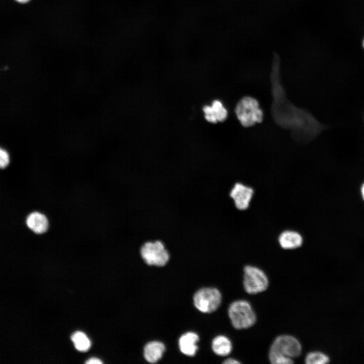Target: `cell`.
Segmentation results:
<instances>
[{
    "label": "cell",
    "mask_w": 364,
    "mask_h": 364,
    "mask_svg": "<svg viewBox=\"0 0 364 364\" xmlns=\"http://www.w3.org/2000/svg\"><path fill=\"white\" fill-rule=\"evenodd\" d=\"M280 58L274 53L270 73L272 102V117L280 127L290 130L296 141L308 142L315 139L325 129L307 109L297 107L287 97L280 74Z\"/></svg>",
    "instance_id": "1"
},
{
    "label": "cell",
    "mask_w": 364,
    "mask_h": 364,
    "mask_svg": "<svg viewBox=\"0 0 364 364\" xmlns=\"http://www.w3.org/2000/svg\"><path fill=\"white\" fill-rule=\"evenodd\" d=\"M302 346L295 337L288 335L277 337L273 341L268 353L270 362L273 364L293 363V358L301 353Z\"/></svg>",
    "instance_id": "2"
},
{
    "label": "cell",
    "mask_w": 364,
    "mask_h": 364,
    "mask_svg": "<svg viewBox=\"0 0 364 364\" xmlns=\"http://www.w3.org/2000/svg\"><path fill=\"white\" fill-rule=\"evenodd\" d=\"M228 315L233 326L238 330L250 328L256 321V315L252 306L244 300L232 302L228 308Z\"/></svg>",
    "instance_id": "3"
},
{
    "label": "cell",
    "mask_w": 364,
    "mask_h": 364,
    "mask_svg": "<svg viewBox=\"0 0 364 364\" xmlns=\"http://www.w3.org/2000/svg\"><path fill=\"white\" fill-rule=\"evenodd\" d=\"M140 254L144 261L150 266H164L170 258L169 250L160 240L145 242L140 247Z\"/></svg>",
    "instance_id": "4"
},
{
    "label": "cell",
    "mask_w": 364,
    "mask_h": 364,
    "mask_svg": "<svg viewBox=\"0 0 364 364\" xmlns=\"http://www.w3.org/2000/svg\"><path fill=\"white\" fill-rule=\"evenodd\" d=\"M235 113L242 125L249 127L263 120V113L257 100L251 97H243L237 104Z\"/></svg>",
    "instance_id": "5"
},
{
    "label": "cell",
    "mask_w": 364,
    "mask_h": 364,
    "mask_svg": "<svg viewBox=\"0 0 364 364\" xmlns=\"http://www.w3.org/2000/svg\"><path fill=\"white\" fill-rule=\"evenodd\" d=\"M243 286L250 294L263 292L268 287L269 282L265 272L259 267L247 265L244 268Z\"/></svg>",
    "instance_id": "6"
},
{
    "label": "cell",
    "mask_w": 364,
    "mask_h": 364,
    "mask_svg": "<svg viewBox=\"0 0 364 364\" xmlns=\"http://www.w3.org/2000/svg\"><path fill=\"white\" fill-rule=\"evenodd\" d=\"M222 296L220 291L214 288H203L197 291L194 295L195 307L204 313L215 311L221 303Z\"/></svg>",
    "instance_id": "7"
},
{
    "label": "cell",
    "mask_w": 364,
    "mask_h": 364,
    "mask_svg": "<svg viewBox=\"0 0 364 364\" xmlns=\"http://www.w3.org/2000/svg\"><path fill=\"white\" fill-rule=\"evenodd\" d=\"M254 194L253 189L241 183H235L229 191V196L234 206L239 210H246Z\"/></svg>",
    "instance_id": "8"
},
{
    "label": "cell",
    "mask_w": 364,
    "mask_h": 364,
    "mask_svg": "<svg viewBox=\"0 0 364 364\" xmlns=\"http://www.w3.org/2000/svg\"><path fill=\"white\" fill-rule=\"evenodd\" d=\"M203 110L205 118L208 122L215 123L218 121H224L228 116V112L222 103L218 100L212 102V106H205Z\"/></svg>",
    "instance_id": "9"
},
{
    "label": "cell",
    "mask_w": 364,
    "mask_h": 364,
    "mask_svg": "<svg viewBox=\"0 0 364 364\" xmlns=\"http://www.w3.org/2000/svg\"><path fill=\"white\" fill-rule=\"evenodd\" d=\"M26 223L28 228L34 233L41 234L46 232L49 228V221L46 216L37 211L28 215Z\"/></svg>",
    "instance_id": "10"
},
{
    "label": "cell",
    "mask_w": 364,
    "mask_h": 364,
    "mask_svg": "<svg viewBox=\"0 0 364 364\" xmlns=\"http://www.w3.org/2000/svg\"><path fill=\"white\" fill-rule=\"evenodd\" d=\"M278 241L282 248L287 250L294 249L302 245L303 237L296 231L286 230L280 234Z\"/></svg>",
    "instance_id": "11"
},
{
    "label": "cell",
    "mask_w": 364,
    "mask_h": 364,
    "mask_svg": "<svg viewBox=\"0 0 364 364\" xmlns=\"http://www.w3.org/2000/svg\"><path fill=\"white\" fill-rule=\"evenodd\" d=\"M198 335L194 332H187L179 338L178 345L181 352L188 356H194L198 349L196 345Z\"/></svg>",
    "instance_id": "12"
},
{
    "label": "cell",
    "mask_w": 364,
    "mask_h": 364,
    "mask_svg": "<svg viewBox=\"0 0 364 364\" xmlns=\"http://www.w3.org/2000/svg\"><path fill=\"white\" fill-rule=\"evenodd\" d=\"M165 351V346L162 342H149L144 347V356L149 363H155L161 358Z\"/></svg>",
    "instance_id": "13"
},
{
    "label": "cell",
    "mask_w": 364,
    "mask_h": 364,
    "mask_svg": "<svg viewBox=\"0 0 364 364\" xmlns=\"http://www.w3.org/2000/svg\"><path fill=\"white\" fill-rule=\"evenodd\" d=\"M211 346L213 352L219 356H226L230 354L232 350L231 340L223 335L217 336L214 338Z\"/></svg>",
    "instance_id": "14"
},
{
    "label": "cell",
    "mask_w": 364,
    "mask_h": 364,
    "mask_svg": "<svg viewBox=\"0 0 364 364\" xmlns=\"http://www.w3.org/2000/svg\"><path fill=\"white\" fill-rule=\"evenodd\" d=\"M71 339L75 348L79 351H86L90 347L91 343L89 338L82 332L77 331L74 333Z\"/></svg>",
    "instance_id": "15"
},
{
    "label": "cell",
    "mask_w": 364,
    "mask_h": 364,
    "mask_svg": "<svg viewBox=\"0 0 364 364\" xmlns=\"http://www.w3.org/2000/svg\"><path fill=\"white\" fill-rule=\"evenodd\" d=\"M329 361L328 356L320 351L310 352L305 357V362L307 364H325Z\"/></svg>",
    "instance_id": "16"
},
{
    "label": "cell",
    "mask_w": 364,
    "mask_h": 364,
    "mask_svg": "<svg viewBox=\"0 0 364 364\" xmlns=\"http://www.w3.org/2000/svg\"><path fill=\"white\" fill-rule=\"evenodd\" d=\"M10 162L8 153L4 149L0 148V168L7 167Z\"/></svg>",
    "instance_id": "17"
},
{
    "label": "cell",
    "mask_w": 364,
    "mask_h": 364,
    "mask_svg": "<svg viewBox=\"0 0 364 364\" xmlns=\"http://www.w3.org/2000/svg\"><path fill=\"white\" fill-rule=\"evenodd\" d=\"M85 363L87 364H102L103 363L102 361L95 357H92L89 359H88L86 362Z\"/></svg>",
    "instance_id": "18"
},
{
    "label": "cell",
    "mask_w": 364,
    "mask_h": 364,
    "mask_svg": "<svg viewBox=\"0 0 364 364\" xmlns=\"http://www.w3.org/2000/svg\"><path fill=\"white\" fill-rule=\"evenodd\" d=\"M240 363L239 361L233 358H228L223 362V363L225 364H239Z\"/></svg>",
    "instance_id": "19"
},
{
    "label": "cell",
    "mask_w": 364,
    "mask_h": 364,
    "mask_svg": "<svg viewBox=\"0 0 364 364\" xmlns=\"http://www.w3.org/2000/svg\"><path fill=\"white\" fill-rule=\"evenodd\" d=\"M360 193H361L362 199H363V200L364 201V183L361 186Z\"/></svg>",
    "instance_id": "20"
},
{
    "label": "cell",
    "mask_w": 364,
    "mask_h": 364,
    "mask_svg": "<svg viewBox=\"0 0 364 364\" xmlns=\"http://www.w3.org/2000/svg\"><path fill=\"white\" fill-rule=\"evenodd\" d=\"M15 1L20 3L25 4V3H28L30 0H15Z\"/></svg>",
    "instance_id": "21"
},
{
    "label": "cell",
    "mask_w": 364,
    "mask_h": 364,
    "mask_svg": "<svg viewBox=\"0 0 364 364\" xmlns=\"http://www.w3.org/2000/svg\"><path fill=\"white\" fill-rule=\"evenodd\" d=\"M362 46H363V48H364V39H363V42H362Z\"/></svg>",
    "instance_id": "22"
}]
</instances>
